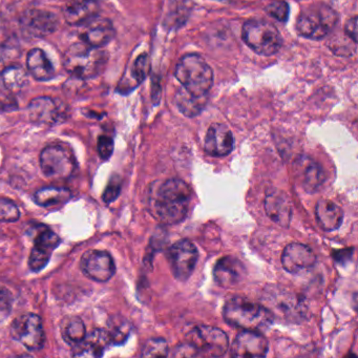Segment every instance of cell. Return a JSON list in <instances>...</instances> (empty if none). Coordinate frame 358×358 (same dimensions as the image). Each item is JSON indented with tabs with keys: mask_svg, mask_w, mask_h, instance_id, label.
I'll list each match as a JSON object with an SVG mask.
<instances>
[{
	"mask_svg": "<svg viewBox=\"0 0 358 358\" xmlns=\"http://www.w3.org/2000/svg\"><path fill=\"white\" fill-rule=\"evenodd\" d=\"M12 337L30 351H39L45 343L43 322L34 313H26L13 320L10 329Z\"/></svg>",
	"mask_w": 358,
	"mask_h": 358,
	"instance_id": "30bf717a",
	"label": "cell"
},
{
	"mask_svg": "<svg viewBox=\"0 0 358 358\" xmlns=\"http://www.w3.org/2000/svg\"><path fill=\"white\" fill-rule=\"evenodd\" d=\"M121 192V182L119 180H112L108 184V187L104 190L103 201L106 203H112L118 198L119 194H120Z\"/></svg>",
	"mask_w": 358,
	"mask_h": 358,
	"instance_id": "74e56055",
	"label": "cell"
},
{
	"mask_svg": "<svg viewBox=\"0 0 358 358\" xmlns=\"http://www.w3.org/2000/svg\"><path fill=\"white\" fill-rule=\"evenodd\" d=\"M242 37L255 53L262 56L274 55L282 45V38L278 29L267 20H251L245 22Z\"/></svg>",
	"mask_w": 358,
	"mask_h": 358,
	"instance_id": "8992f818",
	"label": "cell"
},
{
	"mask_svg": "<svg viewBox=\"0 0 358 358\" xmlns=\"http://www.w3.org/2000/svg\"><path fill=\"white\" fill-rule=\"evenodd\" d=\"M262 305L267 308L272 317L282 322H296L303 316V301L299 296L280 287L272 286L264 293Z\"/></svg>",
	"mask_w": 358,
	"mask_h": 358,
	"instance_id": "ba28073f",
	"label": "cell"
},
{
	"mask_svg": "<svg viewBox=\"0 0 358 358\" xmlns=\"http://www.w3.org/2000/svg\"><path fill=\"white\" fill-rule=\"evenodd\" d=\"M343 31L345 36L349 37L353 43H357V17L356 16L348 20Z\"/></svg>",
	"mask_w": 358,
	"mask_h": 358,
	"instance_id": "f35d334b",
	"label": "cell"
},
{
	"mask_svg": "<svg viewBox=\"0 0 358 358\" xmlns=\"http://www.w3.org/2000/svg\"><path fill=\"white\" fill-rule=\"evenodd\" d=\"M175 101L180 112L184 116L192 118V117L198 116L204 110L207 104V96L194 97L187 93L185 90L181 89L176 94Z\"/></svg>",
	"mask_w": 358,
	"mask_h": 358,
	"instance_id": "4316f807",
	"label": "cell"
},
{
	"mask_svg": "<svg viewBox=\"0 0 358 358\" xmlns=\"http://www.w3.org/2000/svg\"><path fill=\"white\" fill-rule=\"evenodd\" d=\"M295 177L306 192L313 194L326 180L322 167L308 156H299L293 164Z\"/></svg>",
	"mask_w": 358,
	"mask_h": 358,
	"instance_id": "9a60e30c",
	"label": "cell"
},
{
	"mask_svg": "<svg viewBox=\"0 0 358 358\" xmlns=\"http://www.w3.org/2000/svg\"><path fill=\"white\" fill-rule=\"evenodd\" d=\"M315 217L322 229L334 231L341 227L343 213L336 203L328 199H320L315 206Z\"/></svg>",
	"mask_w": 358,
	"mask_h": 358,
	"instance_id": "d4e9b609",
	"label": "cell"
},
{
	"mask_svg": "<svg viewBox=\"0 0 358 358\" xmlns=\"http://www.w3.org/2000/svg\"><path fill=\"white\" fill-rule=\"evenodd\" d=\"M20 211L17 205L7 199H0V222H16L20 220Z\"/></svg>",
	"mask_w": 358,
	"mask_h": 358,
	"instance_id": "d6a6232c",
	"label": "cell"
},
{
	"mask_svg": "<svg viewBox=\"0 0 358 358\" xmlns=\"http://www.w3.org/2000/svg\"><path fill=\"white\" fill-rule=\"evenodd\" d=\"M246 275L244 264L234 257H224L215 264L213 276L219 286L230 288L242 282Z\"/></svg>",
	"mask_w": 358,
	"mask_h": 358,
	"instance_id": "44dd1931",
	"label": "cell"
},
{
	"mask_svg": "<svg viewBox=\"0 0 358 358\" xmlns=\"http://www.w3.org/2000/svg\"><path fill=\"white\" fill-rule=\"evenodd\" d=\"M186 343L192 345L196 356L220 357L227 352L229 339L227 334L217 327L199 324L186 335Z\"/></svg>",
	"mask_w": 358,
	"mask_h": 358,
	"instance_id": "52a82bcc",
	"label": "cell"
},
{
	"mask_svg": "<svg viewBox=\"0 0 358 358\" xmlns=\"http://www.w3.org/2000/svg\"><path fill=\"white\" fill-rule=\"evenodd\" d=\"M265 211L271 221L282 227H288L292 219V204L288 196L280 189L268 190Z\"/></svg>",
	"mask_w": 358,
	"mask_h": 358,
	"instance_id": "d6986e66",
	"label": "cell"
},
{
	"mask_svg": "<svg viewBox=\"0 0 358 358\" xmlns=\"http://www.w3.org/2000/svg\"><path fill=\"white\" fill-rule=\"evenodd\" d=\"M175 76L183 89L194 97H205L213 85V72L198 54H186L176 66Z\"/></svg>",
	"mask_w": 358,
	"mask_h": 358,
	"instance_id": "3957f363",
	"label": "cell"
},
{
	"mask_svg": "<svg viewBox=\"0 0 358 358\" xmlns=\"http://www.w3.org/2000/svg\"><path fill=\"white\" fill-rule=\"evenodd\" d=\"M143 357H165L169 355V345L162 338H152L146 341L142 350Z\"/></svg>",
	"mask_w": 358,
	"mask_h": 358,
	"instance_id": "1f68e13d",
	"label": "cell"
},
{
	"mask_svg": "<svg viewBox=\"0 0 358 358\" xmlns=\"http://www.w3.org/2000/svg\"><path fill=\"white\" fill-rule=\"evenodd\" d=\"M80 268L85 276L95 282H106L114 276L116 272L114 259L106 251H87L81 257Z\"/></svg>",
	"mask_w": 358,
	"mask_h": 358,
	"instance_id": "7c38bea8",
	"label": "cell"
},
{
	"mask_svg": "<svg viewBox=\"0 0 358 358\" xmlns=\"http://www.w3.org/2000/svg\"><path fill=\"white\" fill-rule=\"evenodd\" d=\"M266 13L278 22H286L288 20L290 10L286 1L278 0V1H272L266 7Z\"/></svg>",
	"mask_w": 358,
	"mask_h": 358,
	"instance_id": "836d02e7",
	"label": "cell"
},
{
	"mask_svg": "<svg viewBox=\"0 0 358 358\" xmlns=\"http://www.w3.org/2000/svg\"><path fill=\"white\" fill-rule=\"evenodd\" d=\"M234 139L231 131L222 123L209 127L205 138V150L211 157H226L234 150Z\"/></svg>",
	"mask_w": 358,
	"mask_h": 358,
	"instance_id": "ffe728a7",
	"label": "cell"
},
{
	"mask_svg": "<svg viewBox=\"0 0 358 358\" xmlns=\"http://www.w3.org/2000/svg\"><path fill=\"white\" fill-rule=\"evenodd\" d=\"M29 116L33 123L41 125L55 124L62 117V110L55 100L50 97L35 98L29 106Z\"/></svg>",
	"mask_w": 358,
	"mask_h": 358,
	"instance_id": "603a6c76",
	"label": "cell"
},
{
	"mask_svg": "<svg viewBox=\"0 0 358 358\" xmlns=\"http://www.w3.org/2000/svg\"><path fill=\"white\" fill-rule=\"evenodd\" d=\"M98 152L103 160H108L114 152V140L108 136H100L98 139Z\"/></svg>",
	"mask_w": 358,
	"mask_h": 358,
	"instance_id": "8d00e7d4",
	"label": "cell"
},
{
	"mask_svg": "<svg viewBox=\"0 0 358 358\" xmlns=\"http://www.w3.org/2000/svg\"><path fill=\"white\" fill-rule=\"evenodd\" d=\"M41 167L43 173L51 179H69L76 169V160L70 148L53 144L41 152Z\"/></svg>",
	"mask_w": 358,
	"mask_h": 358,
	"instance_id": "9c48e42d",
	"label": "cell"
},
{
	"mask_svg": "<svg viewBox=\"0 0 358 358\" xmlns=\"http://www.w3.org/2000/svg\"><path fill=\"white\" fill-rule=\"evenodd\" d=\"M282 268L291 274L310 271L316 264V255L307 245L291 243L285 247L280 257Z\"/></svg>",
	"mask_w": 358,
	"mask_h": 358,
	"instance_id": "4fadbf2b",
	"label": "cell"
},
{
	"mask_svg": "<svg viewBox=\"0 0 358 358\" xmlns=\"http://www.w3.org/2000/svg\"><path fill=\"white\" fill-rule=\"evenodd\" d=\"M192 189L186 182L169 179L152 192L150 206L159 221L169 225L181 223L187 217Z\"/></svg>",
	"mask_w": 358,
	"mask_h": 358,
	"instance_id": "6da1fadb",
	"label": "cell"
},
{
	"mask_svg": "<svg viewBox=\"0 0 358 358\" xmlns=\"http://www.w3.org/2000/svg\"><path fill=\"white\" fill-rule=\"evenodd\" d=\"M217 1H228V0H217Z\"/></svg>",
	"mask_w": 358,
	"mask_h": 358,
	"instance_id": "ab89813d",
	"label": "cell"
},
{
	"mask_svg": "<svg viewBox=\"0 0 358 358\" xmlns=\"http://www.w3.org/2000/svg\"><path fill=\"white\" fill-rule=\"evenodd\" d=\"M150 62L148 54H142L136 59L133 66V77L137 85L143 83L150 73Z\"/></svg>",
	"mask_w": 358,
	"mask_h": 358,
	"instance_id": "e575fe53",
	"label": "cell"
},
{
	"mask_svg": "<svg viewBox=\"0 0 358 358\" xmlns=\"http://www.w3.org/2000/svg\"><path fill=\"white\" fill-rule=\"evenodd\" d=\"M60 331L64 341L72 347L78 345L87 335L85 322L78 316H68L64 318L60 324Z\"/></svg>",
	"mask_w": 358,
	"mask_h": 358,
	"instance_id": "83f0119b",
	"label": "cell"
},
{
	"mask_svg": "<svg viewBox=\"0 0 358 358\" xmlns=\"http://www.w3.org/2000/svg\"><path fill=\"white\" fill-rule=\"evenodd\" d=\"M71 192L68 188L56 187V186H49V187L41 188L35 194V202L43 207L55 206V205L62 204L68 202L71 199Z\"/></svg>",
	"mask_w": 358,
	"mask_h": 358,
	"instance_id": "f1b7e54d",
	"label": "cell"
},
{
	"mask_svg": "<svg viewBox=\"0 0 358 358\" xmlns=\"http://www.w3.org/2000/svg\"><path fill=\"white\" fill-rule=\"evenodd\" d=\"M22 24L29 34L45 37L53 34L59 27L56 14L45 10H30L22 18Z\"/></svg>",
	"mask_w": 358,
	"mask_h": 358,
	"instance_id": "ac0fdd59",
	"label": "cell"
},
{
	"mask_svg": "<svg viewBox=\"0 0 358 358\" xmlns=\"http://www.w3.org/2000/svg\"><path fill=\"white\" fill-rule=\"evenodd\" d=\"M269 350L267 338L257 331L244 330L232 343L230 354L234 357H265Z\"/></svg>",
	"mask_w": 358,
	"mask_h": 358,
	"instance_id": "5bb4252c",
	"label": "cell"
},
{
	"mask_svg": "<svg viewBox=\"0 0 358 358\" xmlns=\"http://www.w3.org/2000/svg\"><path fill=\"white\" fill-rule=\"evenodd\" d=\"M62 238L49 229H43L35 238L34 247L31 251L29 266L34 272L43 270L51 259L53 251L59 246Z\"/></svg>",
	"mask_w": 358,
	"mask_h": 358,
	"instance_id": "2e32d148",
	"label": "cell"
},
{
	"mask_svg": "<svg viewBox=\"0 0 358 358\" xmlns=\"http://www.w3.org/2000/svg\"><path fill=\"white\" fill-rule=\"evenodd\" d=\"M338 22L336 12L327 5L318 3L299 14L296 31L301 36L311 41H322L330 35Z\"/></svg>",
	"mask_w": 358,
	"mask_h": 358,
	"instance_id": "5b68a950",
	"label": "cell"
},
{
	"mask_svg": "<svg viewBox=\"0 0 358 358\" xmlns=\"http://www.w3.org/2000/svg\"><path fill=\"white\" fill-rule=\"evenodd\" d=\"M223 316L231 326L249 331L265 330L274 320L262 303L242 296H234L226 301Z\"/></svg>",
	"mask_w": 358,
	"mask_h": 358,
	"instance_id": "7a4b0ae2",
	"label": "cell"
},
{
	"mask_svg": "<svg viewBox=\"0 0 358 358\" xmlns=\"http://www.w3.org/2000/svg\"><path fill=\"white\" fill-rule=\"evenodd\" d=\"M1 81L8 91L18 93L28 83V75L22 66H11L1 73Z\"/></svg>",
	"mask_w": 358,
	"mask_h": 358,
	"instance_id": "f546056e",
	"label": "cell"
},
{
	"mask_svg": "<svg viewBox=\"0 0 358 358\" xmlns=\"http://www.w3.org/2000/svg\"><path fill=\"white\" fill-rule=\"evenodd\" d=\"M99 12L97 1L92 0H78L71 1L64 6L62 10L64 20L71 26L80 27L85 22L95 18Z\"/></svg>",
	"mask_w": 358,
	"mask_h": 358,
	"instance_id": "cb8c5ba5",
	"label": "cell"
},
{
	"mask_svg": "<svg viewBox=\"0 0 358 358\" xmlns=\"http://www.w3.org/2000/svg\"><path fill=\"white\" fill-rule=\"evenodd\" d=\"M80 27L79 37L83 43L98 49L110 43L116 34L110 20L97 16Z\"/></svg>",
	"mask_w": 358,
	"mask_h": 358,
	"instance_id": "e0dca14e",
	"label": "cell"
},
{
	"mask_svg": "<svg viewBox=\"0 0 358 358\" xmlns=\"http://www.w3.org/2000/svg\"><path fill=\"white\" fill-rule=\"evenodd\" d=\"M106 54L98 48L85 43H75L66 50L64 57L66 70L77 78L89 79L97 76L106 66Z\"/></svg>",
	"mask_w": 358,
	"mask_h": 358,
	"instance_id": "277c9868",
	"label": "cell"
},
{
	"mask_svg": "<svg viewBox=\"0 0 358 358\" xmlns=\"http://www.w3.org/2000/svg\"><path fill=\"white\" fill-rule=\"evenodd\" d=\"M27 66L33 78L38 81H48L54 77V66L47 54L41 49L29 52Z\"/></svg>",
	"mask_w": 358,
	"mask_h": 358,
	"instance_id": "484cf974",
	"label": "cell"
},
{
	"mask_svg": "<svg viewBox=\"0 0 358 358\" xmlns=\"http://www.w3.org/2000/svg\"><path fill=\"white\" fill-rule=\"evenodd\" d=\"M112 345L106 329H96L74 347L75 357H101L104 351Z\"/></svg>",
	"mask_w": 358,
	"mask_h": 358,
	"instance_id": "7402d4cb",
	"label": "cell"
},
{
	"mask_svg": "<svg viewBox=\"0 0 358 358\" xmlns=\"http://www.w3.org/2000/svg\"><path fill=\"white\" fill-rule=\"evenodd\" d=\"M108 334H110L112 345H122L131 334V326L127 320L120 316H115L108 322Z\"/></svg>",
	"mask_w": 358,
	"mask_h": 358,
	"instance_id": "4dcf8cb0",
	"label": "cell"
},
{
	"mask_svg": "<svg viewBox=\"0 0 358 358\" xmlns=\"http://www.w3.org/2000/svg\"><path fill=\"white\" fill-rule=\"evenodd\" d=\"M12 294L6 287L0 286V322H3L12 311Z\"/></svg>",
	"mask_w": 358,
	"mask_h": 358,
	"instance_id": "d590c367",
	"label": "cell"
},
{
	"mask_svg": "<svg viewBox=\"0 0 358 358\" xmlns=\"http://www.w3.org/2000/svg\"><path fill=\"white\" fill-rule=\"evenodd\" d=\"M167 257L173 276L180 282H185L198 263V249L192 241L180 240L169 247Z\"/></svg>",
	"mask_w": 358,
	"mask_h": 358,
	"instance_id": "8fae6325",
	"label": "cell"
},
{
	"mask_svg": "<svg viewBox=\"0 0 358 358\" xmlns=\"http://www.w3.org/2000/svg\"><path fill=\"white\" fill-rule=\"evenodd\" d=\"M92 1H97V3H98V1H99V0H92Z\"/></svg>",
	"mask_w": 358,
	"mask_h": 358,
	"instance_id": "60d3db41",
	"label": "cell"
}]
</instances>
